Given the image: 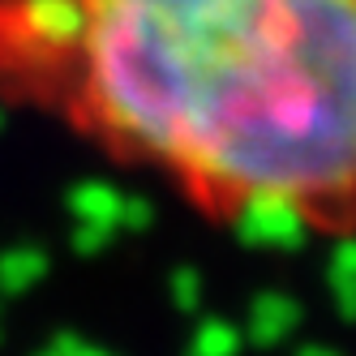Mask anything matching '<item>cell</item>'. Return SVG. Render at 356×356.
<instances>
[{
	"label": "cell",
	"mask_w": 356,
	"mask_h": 356,
	"mask_svg": "<svg viewBox=\"0 0 356 356\" xmlns=\"http://www.w3.org/2000/svg\"><path fill=\"white\" fill-rule=\"evenodd\" d=\"M0 112L215 232L356 241V0H0Z\"/></svg>",
	"instance_id": "cell-1"
}]
</instances>
